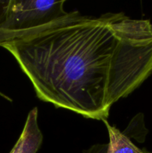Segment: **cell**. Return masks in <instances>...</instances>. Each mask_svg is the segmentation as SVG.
<instances>
[{
  "instance_id": "7a4b0ae2",
  "label": "cell",
  "mask_w": 152,
  "mask_h": 153,
  "mask_svg": "<svg viewBox=\"0 0 152 153\" xmlns=\"http://www.w3.org/2000/svg\"><path fill=\"white\" fill-rule=\"evenodd\" d=\"M65 1L0 0V28L31 34L67 16Z\"/></svg>"
},
{
  "instance_id": "3957f363",
  "label": "cell",
  "mask_w": 152,
  "mask_h": 153,
  "mask_svg": "<svg viewBox=\"0 0 152 153\" xmlns=\"http://www.w3.org/2000/svg\"><path fill=\"white\" fill-rule=\"evenodd\" d=\"M37 108L31 109L27 116L19 139L9 153H37L43 143V134L38 125Z\"/></svg>"
},
{
  "instance_id": "8992f818",
  "label": "cell",
  "mask_w": 152,
  "mask_h": 153,
  "mask_svg": "<svg viewBox=\"0 0 152 153\" xmlns=\"http://www.w3.org/2000/svg\"><path fill=\"white\" fill-rule=\"evenodd\" d=\"M107 144L106 143H102V144H95L91 146L86 150L83 151V153H106L107 150Z\"/></svg>"
},
{
  "instance_id": "6da1fadb",
  "label": "cell",
  "mask_w": 152,
  "mask_h": 153,
  "mask_svg": "<svg viewBox=\"0 0 152 153\" xmlns=\"http://www.w3.org/2000/svg\"><path fill=\"white\" fill-rule=\"evenodd\" d=\"M40 100L102 120L152 73V24L123 13L72 11L4 43Z\"/></svg>"
},
{
  "instance_id": "52a82bcc",
  "label": "cell",
  "mask_w": 152,
  "mask_h": 153,
  "mask_svg": "<svg viewBox=\"0 0 152 153\" xmlns=\"http://www.w3.org/2000/svg\"><path fill=\"white\" fill-rule=\"evenodd\" d=\"M145 153H152V152H148V151H146Z\"/></svg>"
},
{
  "instance_id": "277c9868",
  "label": "cell",
  "mask_w": 152,
  "mask_h": 153,
  "mask_svg": "<svg viewBox=\"0 0 152 153\" xmlns=\"http://www.w3.org/2000/svg\"><path fill=\"white\" fill-rule=\"evenodd\" d=\"M109 134V143L106 153H145L146 150L137 147L129 137L113 126L106 119L102 120Z\"/></svg>"
},
{
  "instance_id": "5b68a950",
  "label": "cell",
  "mask_w": 152,
  "mask_h": 153,
  "mask_svg": "<svg viewBox=\"0 0 152 153\" xmlns=\"http://www.w3.org/2000/svg\"><path fill=\"white\" fill-rule=\"evenodd\" d=\"M25 34H26V33L16 32V31H7V30L0 28V46L5 42L14 40V39L22 37Z\"/></svg>"
}]
</instances>
